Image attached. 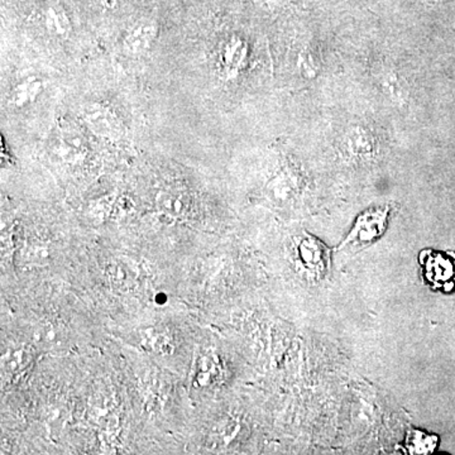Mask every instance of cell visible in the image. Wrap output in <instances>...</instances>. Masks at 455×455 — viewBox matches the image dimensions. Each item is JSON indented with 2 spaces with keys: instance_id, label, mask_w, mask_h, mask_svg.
Returning a JSON list of instances; mask_svg holds the SVG:
<instances>
[{
  "instance_id": "obj_5",
  "label": "cell",
  "mask_w": 455,
  "mask_h": 455,
  "mask_svg": "<svg viewBox=\"0 0 455 455\" xmlns=\"http://www.w3.org/2000/svg\"><path fill=\"white\" fill-rule=\"evenodd\" d=\"M344 148L352 157L370 158L376 154V140L367 128L362 125L349 128L344 136Z\"/></svg>"
},
{
  "instance_id": "obj_6",
  "label": "cell",
  "mask_w": 455,
  "mask_h": 455,
  "mask_svg": "<svg viewBox=\"0 0 455 455\" xmlns=\"http://www.w3.org/2000/svg\"><path fill=\"white\" fill-rule=\"evenodd\" d=\"M32 361L31 347L26 344L16 343L13 346H8L3 350L2 368L3 373L8 377H17L25 372Z\"/></svg>"
},
{
  "instance_id": "obj_17",
  "label": "cell",
  "mask_w": 455,
  "mask_h": 455,
  "mask_svg": "<svg viewBox=\"0 0 455 455\" xmlns=\"http://www.w3.org/2000/svg\"><path fill=\"white\" fill-rule=\"evenodd\" d=\"M99 4L103 5V7L106 8H114L116 5V3H118V0H97Z\"/></svg>"
},
{
  "instance_id": "obj_12",
  "label": "cell",
  "mask_w": 455,
  "mask_h": 455,
  "mask_svg": "<svg viewBox=\"0 0 455 455\" xmlns=\"http://www.w3.org/2000/svg\"><path fill=\"white\" fill-rule=\"evenodd\" d=\"M44 82L37 77H28L18 83L11 92V101L14 106L20 108L35 103L41 92H44Z\"/></svg>"
},
{
  "instance_id": "obj_3",
  "label": "cell",
  "mask_w": 455,
  "mask_h": 455,
  "mask_svg": "<svg viewBox=\"0 0 455 455\" xmlns=\"http://www.w3.org/2000/svg\"><path fill=\"white\" fill-rule=\"evenodd\" d=\"M158 37V26L155 20H142L132 26L123 38V49L128 55H145L154 47Z\"/></svg>"
},
{
  "instance_id": "obj_2",
  "label": "cell",
  "mask_w": 455,
  "mask_h": 455,
  "mask_svg": "<svg viewBox=\"0 0 455 455\" xmlns=\"http://www.w3.org/2000/svg\"><path fill=\"white\" fill-rule=\"evenodd\" d=\"M80 116L86 128L100 139L118 140L124 133L121 118L107 104H86Z\"/></svg>"
},
{
  "instance_id": "obj_14",
  "label": "cell",
  "mask_w": 455,
  "mask_h": 455,
  "mask_svg": "<svg viewBox=\"0 0 455 455\" xmlns=\"http://www.w3.org/2000/svg\"><path fill=\"white\" fill-rule=\"evenodd\" d=\"M32 340L36 346L44 347V348H52L61 340V334L57 331L56 326L44 323V324L36 326L33 331Z\"/></svg>"
},
{
  "instance_id": "obj_10",
  "label": "cell",
  "mask_w": 455,
  "mask_h": 455,
  "mask_svg": "<svg viewBox=\"0 0 455 455\" xmlns=\"http://www.w3.org/2000/svg\"><path fill=\"white\" fill-rule=\"evenodd\" d=\"M156 203L161 211L173 217L187 214L191 206L190 196L180 190L163 191L158 194Z\"/></svg>"
},
{
  "instance_id": "obj_7",
  "label": "cell",
  "mask_w": 455,
  "mask_h": 455,
  "mask_svg": "<svg viewBox=\"0 0 455 455\" xmlns=\"http://www.w3.org/2000/svg\"><path fill=\"white\" fill-rule=\"evenodd\" d=\"M299 257L302 265L311 272H320L325 269L326 247L314 236H307L299 244Z\"/></svg>"
},
{
  "instance_id": "obj_9",
  "label": "cell",
  "mask_w": 455,
  "mask_h": 455,
  "mask_svg": "<svg viewBox=\"0 0 455 455\" xmlns=\"http://www.w3.org/2000/svg\"><path fill=\"white\" fill-rule=\"evenodd\" d=\"M108 280L118 290H131L139 283V271L125 260H116L107 268Z\"/></svg>"
},
{
  "instance_id": "obj_15",
  "label": "cell",
  "mask_w": 455,
  "mask_h": 455,
  "mask_svg": "<svg viewBox=\"0 0 455 455\" xmlns=\"http://www.w3.org/2000/svg\"><path fill=\"white\" fill-rule=\"evenodd\" d=\"M299 70L305 79H315L320 73V61L311 49L302 50L299 55Z\"/></svg>"
},
{
  "instance_id": "obj_16",
  "label": "cell",
  "mask_w": 455,
  "mask_h": 455,
  "mask_svg": "<svg viewBox=\"0 0 455 455\" xmlns=\"http://www.w3.org/2000/svg\"><path fill=\"white\" fill-rule=\"evenodd\" d=\"M272 193L277 200L289 199L290 194L292 191L291 180L289 179L287 173H278L276 178L272 180L271 185Z\"/></svg>"
},
{
  "instance_id": "obj_4",
  "label": "cell",
  "mask_w": 455,
  "mask_h": 455,
  "mask_svg": "<svg viewBox=\"0 0 455 455\" xmlns=\"http://www.w3.org/2000/svg\"><path fill=\"white\" fill-rule=\"evenodd\" d=\"M248 60V44L232 36L220 51V66L227 79H235L243 70Z\"/></svg>"
},
{
  "instance_id": "obj_11",
  "label": "cell",
  "mask_w": 455,
  "mask_h": 455,
  "mask_svg": "<svg viewBox=\"0 0 455 455\" xmlns=\"http://www.w3.org/2000/svg\"><path fill=\"white\" fill-rule=\"evenodd\" d=\"M56 151L64 158L77 157L85 154L86 140L79 132L65 128L56 140Z\"/></svg>"
},
{
  "instance_id": "obj_13",
  "label": "cell",
  "mask_w": 455,
  "mask_h": 455,
  "mask_svg": "<svg viewBox=\"0 0 455 455\" xmlns=\"http://www.w3.org/2000/svg\"><path fill=\"white\" fill-rule=\"evenodd\" d=\"M44 27L52 37L59 40H66L71 35L70 20L59 5H52L44 12Z\"/></svg>"
},
{
  "instance_id": "obj_1",
  "label": "cell",
  "mask_w": 455,
  "mask_h": 455,
  "mask_svg": "<svg viewBox=\"0 0 455 455\" xmlns=\"http://www.w3.org/2000/svg\"><path fill=\"white\" fill-rule=\"evenodd\" d=\"M388 215H390L388 206H382V208L379 206V208L368 209L362 212L349 235H347L346 241L341 244V248L362 247V245L373 243L385 233Z\"/></svg>"
},
{
  "instance_id": "obj_8",
  "label": "cell",
  "mask_w": 455,
  "mask_h": 455,
  "mask_svg": "<svg viewBox=\"0 0 455 455\" xmlns=\"http://www.w3.org/2000/svg\"><path fill=\"white\" fill-rule=\"evenodd\" d=\"M379 86H381V92L388 98V100L397 104V106H403L409 99L406 83L403 82V76H400L396 71H383L379 75Z\"/></svg>"
}]
</instances>
